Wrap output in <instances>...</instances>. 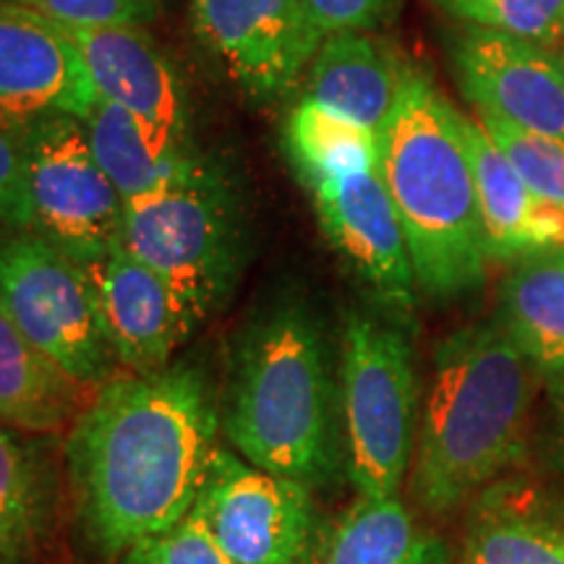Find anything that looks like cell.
<instances>
[{
  "label": "cell",
  "mask_w": 564,
  "mask_h": 564,
  "mask_svg": "<svg viewBox=\"0 0 564 564\" xmlns=\"http://www.w3.org/2000/svg\"><path fill=\"white\" fill-rule=\"evenodd\" d=\"M220 405L192 364L118 373L70 423L68 481L84 531L105 554L167 531L194 510L207 481Z\"/></svg>",
  "instance_id": "obj_1"
},
{
  "label": "cell",
  "mask_w": 564,
  "mask_h": 564,
  "mask_svg": "<svg viewBox=\"0 0 564 564\" xmlns=\"http://www.w3.org/2000/svg\"><path fill=\"white\" fill-rule=\"evenodd\" d=\"M337 403L329 343L312 308L280 299L253 316L220 408L232 453L308 489L329 484L340 465Z\"/></svg>",
  "instance_id": "obj_2"
},
{
  "label": "cell",
  "mask_w": 564,
  "mask_h": 564,
  "mask_svg": "<svg viewBox=\"0 0 564 564\" xmlns=\"http://www.w3.org/2000/svg\"><path fill=\"white\" fill-rule=\"evenodd\" d=\"M379 175L403 228L415 285L440 301L476 291L489 249L460 110L413 66L379 131Z\"/></svg>",
  "instance_id": "obj_3"
},
{
  "label": "cell",
  "mask_w": 564,
  "mask_h": 564,
  "mask_svg": "<svg viewBox=\"0 0 564 564\" xmlns=\"http://www.w3.org/2000/svg\"><path fill=\"white\" fill-rule=\"evenodd\" d=\"M531 371L499 322L465 327L440 343L413 465V497L423 510L453 512L518 463Z\"/></svg>",
  "instance_id": "obj_4"
},
{
  "label": "cell",
  "mask_w": 564,
  "mask_h": 564,
  "mask_svg": "<svg viewBox=\"0 0 564 564\" xmlns=\"http://www.w3.org/2000/svg\"><path fill=\"white\" fill-rule=\"evenodd\" d=\"M123 246L171 282L202 324L243 274L249 225L241 188L223 162L199 158L165 192L126 204Z\"/></svg>",
  "instance_id": "obj_5"
},
{
  "label": "cell",
  "mask_w": 564,
  "mask_h": 564,
  "mask_svg": "<svg viewBox=\"0 0 564 564\" xmlns=\"http://www.w3.org/2000/svg\"><path fill=\"white\" fill-rule=\"evenodd\" d=\"M340 411L348 474L361 499L398 497L415 449L419 379L398 327L350 314L343 333Z\"/></svg>",
  "instance_id": "obj_6"
},
{
  "label": "cell",
  "mask_w": 564,
  "mask_h": 564,
  "mask_svg": "<svg viewBox=\"0 0 564 564\" xmlns=\"http://www.w3.org/2000/svg\"><path fill=\"white\" fill-rule=\"evenodd\" d=\"M0 312L87 390L116 371L95 272L37 232H17L0 243Z\"/></svg>",
  "instance_id": "obj_7"
},
{
  "label": "cell",
  "mask_w": 564,
  "mask_h": 564,
  "mask_svg": "<svg viewBox=\"0 0 564 564\" xmlns=\"http://www.w3.org/2000/svg\"><path fill=\"white\" fill-rule=\"evenodd\" d=\"M30 230L95 267L123 243L126 202L91 152L76 116H51L19 133Z\"/></svg>",
  "instance_id": "obj_8"
},
{
  "label": "cell",
  "mask_w": 564,
  "mask_h": 564,
  "mask_svg": "<svg viewBox=\"0 0 564 564\" xmlns=\"http://www.w3.org/2000/svg\"><path fill=\"white\" fill-rule=\"evenodd\" d=\"M194 512L236 564H314L327 539L314 489L217 447Z\"/></svg>",
  "instance_id": "obj_9"
},
{
  "label": "cell",
  "mask_w": 564,
  "mask_h": 564,
  "mask_svg": "<svg viewBox=\"0 0 564 564\" xmlns=\"http://www.w3.org/2000/svg\"><path fill=\"white\" fill-rule=\"evenodd\" d=\"M463 97L484 118L564 141V63L539 42L465 24L449 37Z\"/></svg>",
  "instance_id": "obj_10"
},
{
  "label": "cell",
  "mask_w": 564,
  "mask_h": 564,
  "mask_svg": "<svg viewBox=\"0 0 564 564\" xmlns=\"http://www.w3.org/2000/svg\"><path fill=\"white\" fill-rule=\"evenodd\" d=\"M306 188L324 236L352 274L387 308L411 316L415 303L411 253L379 167L324 175Z\"/></svg>",
  "instance_id": "obj_11"
},
{
  "label": "cell",
  "mask_w": 564,
  "mask_h": 564,
  "mask_svg": "<svg viewBox=\"0 0 564 564\" xmlns=\"http://www.w3.org/2000/svg\"><path fill=\"white\" fill-rule=\"evenodd\" d=\"M97 91L79 47L51 19L0 3V123L13 133L51 116L87 118Z\"/></svg>",
  "instance_id": "obj_12"
},
{
  "label": "cell",
  "mask_w": 564,
  "mask_h": 564,
  "mask_svg": "<svg viewBox=\"0 0 564 564\" xmlns=\"http://www.w3.org/2000/svg\"><path fill=\"white\" fill-rule=\"evenodd\" d=\"M194 30L253 97L291 89L322 45L303 0H194Z\"/></svg>",
  "instance_id": "obj_13"
},
{
  "label": "cell",
  "mask_w": 564,
  "mask_h": 564,
  "mask_svg": "<svg viewBox=\"0 0 564 564\" xmlns=\"http://www.w3.org/2000/svg\"><path fill=\"white\" fill-rule=\"evenodd\" d=\"M116 364L129 373L160 371L199 324L165 278L121 243L91 267Z\"/></svg>",
  "instance_id": "obj_14"
},
{
  "label": "cell",
  "mask_w": 564,
  "mask_h": 564,
  "mask_svg": "<svg viewBox=\"0 0 564 564\" xmlns=\"http://www.w3.org/2000/svg\"><path fill=\"white\" fill-rule=\"evenodd\" d=\"M105 100L137 112L175 137L192 139V102L178 68L141 26L68 30Z\"/></svg>",
  "instance_id": "obj_15"
},
{
  "label": "cell",
  "mask_w": 564,
  "mask_h": 564,
  "mask_svg": "<svg viewBox=\"0 0 564 564\" xmlns=\"http://www.w3.org/2000/svg\"><path fill=\"white\" fill-rule=\"evenodd\" d=\"M460 126L474 167L489 259L514 262L564 249V209L528 188L512 162L494 144L481 118L460 112Z\"/></svg>",
  "instance_id": "obj_16"
},
{
  "label": "cell",
  "mask_w": 564,
  "mask_h": 564,
  "mask_svg": "<svg viewBox=\"0 0 564 564\" xmlns=\"http://www.w3.org/2000/svg\"><path fill=\"white\" fill-rule=\"evenodd\" d=\"M84 129L97 162L126 204L165 192L186 178L202 158L192 139L175 137L105 97H97Z\"/></svg>",
  "instance_id": "obj_17"
},
{
  "label": "cell",
  "mask_w": 564,
  "mask_h": 564,
  "mask_svg": "<svg viewBox=\"0 0 564 564\" xmlns=\"http://www.w3.org/2000/svg\"><path fill=\"white\" fill-rule=\"evenodd\" d=\"M405 70L390 47L366 32H337L316 47L306 97L379 133L398 102Z\"/></svg>",
  "instance_id": "obj_18"
},
{
  "label": "cell",
  "mask_w": 564,
  "mask_h": 564,
  "mask_svg": "<svg viewBox=\"0 0 564 564\" xmlns=\"http://www.w3.org/2000/svg\"><path fill=\"white\" fill-rule=\"evenodd\" d=\"M95 392L74 382L0 312V423L21 434H55L76 421Z\"/></svg>",
  "instance_id": "obj_19"
},
{
  "label": "cell",
  "mask_w": 564,
  "mask_h": 564,
  "mask_svg": "<svg viewBox=\"0 0 564 564\" xmlns=\"http://www.w3.org/2000/svg\"><path fill=\"white\" fill-rule=\"evenodd\" d=\"M499 324L535 371L564 369V249L520 259L502 285Z\"/></svg>",
  "instance_id": "obj_20"
},
{
  "label": "cell",
  "mask_w": 564,
  "mask_h": 564,
  "mask_svg": "<svg viewBox=\"0 0 564 564\" xmlns=\"http://www.w3.org/2000/svg\"><path fill=\"white\" fill-rule=\"evenodd\" d=\"M322 564H453V554L398 497L358 499L329 533Z\"/></svg>",
  "instance_id": "obj_21"
},
{
  "label": "cell",
  "mask_w": 564,
  "mask_h": 564,
  "mask_svg": "<svg viewBox=\"0 0 564 564\" xmlns=\"http://www.w3.org/2000/svg\"><path fill=\"white\" fill-rule=\"evenodd\" d=\"M53 489L21 432L0 423V564H40L51 544Z\"/></svg>",
  "instance_id": "obj_22"
},
{
  "label": "cell",
  "mask_w": 564,
  "mask_h": 564,
  "mask_svg": "<svg viewBox=\"0 0 564 564\" xmlns=\"http://www.w3.org/2000/svg\"><path fill=\"white\" fill-rule=\"evenodd\" d=\"M282 141L303 186L324 175L379 167V133L308 97L291 110Z\"/></svg>",
  "instance_id": "obj_23"
},
{
  "label": "cell",
  "mask_w": 564,
  "mask_h": 564,
  "mask_svg": "<svg viewBox=\"0 0 564 564\" xmlns=\"http://www.w3.org/2000/svg\"><path fill=\"white\" fill-rule=\"evenodd\" d=\"M460 564H564V523L528 512L494 489L476 507Z\"/></svg>",
  "instance_id": "obj_24"
},
{
  "label": "cell",
  "mask_w": 564,
  "mask_h": 564,
  "mask_svg": "<svg viewBox=\"0 0 564 564\" xmlns=\"http://www.w3.org/2000/svg\"><path fill=\"white\" fill-rule=\"evenodd\" d=\"M463 24L539 42L549 51L564 45V0H432Z\"/></svg>",
  "instance_id": "obj_25"
},
{
  "label": "cell",
  "mask_w": 564,
  "mask_h": 564,
  "mask_svg": "<svg viewBox=\"0 0 564 564\" xmlns=\"http://www.w3.org/2000/svg\"><path fill=\"white\" fill-rule=\"evenodd\" d=\"M478 118L528 188L564 209V141L518 129L499 118Z\"/></svg>",
  "instance_id": "obj_26"
},
{
  "label": "cell",
  "mask_w": 564,
  "mask_h": 564,
  "mask_svg": "<svg viewBox=\"0 0 564 564\" xmlns=\"http://www.w3.org/2000/svg\"><path fill=\"white\" fill-rule=\"evenodd\" d=\"M116 560L118 564H236L194 510L167 531L137 541Z\"/></svg>",
  "instance_id": "obj_27"
},
{
  "label": "cell",
  "mask_w": 564,
  "mask_h": 564,
  "mask_svg": "<svg viewBox=\"0 0 564 564\" xmlns=\"http://www.w3.org/2000/svg\"><path fill=\"white\" fill-rule=\"evenodd\" d=\"M19 3L68 30L144 26L158 17V0H19Z\"/></svg>",
  "instance_id": "obj_28"
},
{
  "label": "cell",
  "mask_w": 564,
  "mask_h": 564,
  "mask_svg": "<svg viewBox=\"0 0 564 564\" xmlns=\"http://www.w3.org/2000/svg\"><path fill=\"white\" fill-rule=\"evenodd\" d=\"M30 230V196H26L24 152L19 133L0 123V243Z\"/></svg>",
  "instance_id": "obj_29"
},
{
  "label": "cell",
  "mask_w": 564,
  "mask_h": 564,
  "mask_svg": "<svg viewBox=\"0 0 564 564\" xmlns=\"http://www.w3.org/2000/svg\"><path fill=\"white\" fill-rule=\"evenodd\" d=\"M316 37L337 32H369L384 24L394 0H303Z\"/></svg>",
  "instance_id": "obj_30"
},
{
  "label": "cell",
  "mask_w": 564,
  "mask_h": 564,
  "mask_svg": "<svg viewBox=\"0 0 564 564\" xmlns=\"http://www.w3.org/2000/svg\"><path fill=\"white\" fill-rule=\"evenodd\" d=\"M549 379V392H552V403H554V411H556V421H560V429H562V442H564V369L552 373Z\"/></svg>",
  "instance_id": "obj_31"
},
{
  "label": "cell",
  "mask_w": 564,
  "mask_h": 564,
  "mask_svg": "<svg viewBox=\"0 0 564 564\" xmlns=\"http://www.w3.org/2000/svg\"><path fill=\"white\" fill-rule=\"evenodd\" d=\"M0 3H19V0H0Z\"/></svg>",
  "instance_id": "obj_32"
},
{
  "label": "cell",
  "mask_w": 564,
  "mask_h": 564,
  "mask_svg": "<svg viewBox=\"0 0 564 564\" xmlns=\"http://www.w3.org/2000/svg\"><path fill=\"white\" fill-rule=\"evenodd\" d=\"M560 55H562V63H564V45H562V51H560Z\"/></svg>",
  "instance_id": "obj_33"
}]
</instances>
